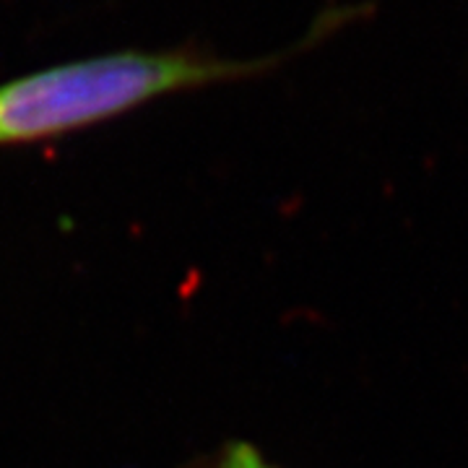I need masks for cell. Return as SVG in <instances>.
Here are the masks:
<instances>
[{"instance_id": "obj_1", "label": "cell", "mask_w": 468, "mask_h": 468, "mask_svg": "<svg viewBox=\"0 0 468 468\" xmlns=\"http://www.w3.org/2000/svg\"><path fill=\"white\" fill-rule=\"evenodd\" d=\"M362 14L331 5L300 45L255 60H229L198 50H117L39 68L0 84V146H27L76 133L144 104L190 89L239 81L282 66Z\"/></svg>"}, {"instance_id": "obj_2", "label": "cell", "mask_w": 468, "mask_h": 468, "mask_svg": "<svg viewBox=\"0 0 468 468\" xmlns=\"http://www.w3.org/2000/svg\"><path fill=\"white\" fill-rule=\"evenodd\" d=\"M211 468H279L250 442H229Z\"/></svg>"}]
</instances>
